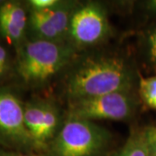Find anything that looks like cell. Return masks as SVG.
Masks as SVG:
<instances>
[{"label":"cell","mask_w":156,"mask_h":156,"mask_svg":"<svg viewBox=\"0 0 156 156\" xmlns=\"http://www.w3.org/2000/svg\"><path fill=\"white\" fill-rule=\"evenodd\" d=\"M139 77L127 56L87 51L62 76V95L69 102L117 91H137Z\"/></svg>","instance_id":"cell-1"},{"label":"cell","mask_w":156,"mask_h":156,"mask_svg":"<svg viewBox=\"0 0 156 156\" xmlns=\"http://www.w3.org/2000/svg\"><path fill=\"white\" fill-rule=\"evenodd\" d=\"M80 54L68 43L29 38L17 48L14 68L23 85L43 88L62 77Z\"/></svg>","instance_id":"cell-2"},{"label":"cell","mask_w":156,"mask_h":156,"mask_svg":"<svg viewBox=\"0 0 156 156\" xmlns=\"http://www.w3.org/2000/svg\"><path fill=\"white\" fill-rule=\"evenodd\" d=\"M109 130L95 122L66 117L46 156H104L112 143Z\"/></svg>","instance_id":"cell-3"},{"label":"cell","mask_w":156,"mask_h":156,"mask_svg":"<svg viewBox=\"0 0 156 156\" xmlns=\"http://www.w3.org/2000/svg\"><path fill=\"white\" fill-rule=\"evenodd\" d=\"M114 34L108 12L99 2H78L73 11L67 43L79 53L100 47Z\"/></svg>","instance_id":"cell-4"},{"label":"cell","mask_w":156,"mask_h":156,"mask_svg":"<svg viewBox=\"0 0 156 156\" xmlns=\"http://www.w3.org/2000/svg\"><path fill=\"white\" fill-rule=\"evenodd\" d=\"M137 91H117L67 102L66 117L90 122H122L134 116L139 104Z\"/></svg>","instance_id":"cell-5"},{"label":"cell","mask_w":156,"mask_h":156,"mask_svg":"<svg viewBox=\"0 0 156 156\" xmlns=\"http://www.w3.org/2000/svg\"><path fill=\"white\" fill-rule=\"evenodd\" d=\"M24 122L36 152L44 154L66 119L65 108L51 97L35 96L23 102Z\"/></svg>","instance_id":"cell-6"},{"label":"cell","mask_w":156,"mask_h":156,"mask_svg":"<svg viewBox=\"0 0 156 156\" xmlns=\"http://www.w3.org/2000/svg\"><path fill=\"white\" fill-rule=\"evenodd\" d=\"M0 144L9 150L37 153L24 122L23 102L7 88H0Z\"/></svg>","instance_id":"cell-7"},{"label":"cell","mask_w":156,"mask_h":156,"mask_svg":"<svg viewBox=\"0 0 156 156\" xmlns=\"http://www.w3.org/2000/svg\"><path fill=\"white\" fill-rule=\"evenodd\" d=\"M76 1H65L51 10H28V32L30 39L67 43V36Z\"/></svg>","instance_id":"cell-8"},{"label":"cell","mask_w":156,"mask_h":156,"mask_svg":"<svg viewBox=\"0 0 156 156\" xmlns=\"http://www.w3.org/2000/svg\"><path fill=\"white\" fill-rule=\"evenodd\" d=\"M28 10L21 3H0V35L17 49L27 39Z\"/></svg>","instance_id":"cell-9"},{"label":"cell","mask_w":156,"mask_h":156,"mask_svg":"<svg viewBox=\"0 0 156 156\" xmlns=\"http://www.w3.org/2000/svg\"><path fill=\"white\" fill-rule=\"evenodd\" d=\"M109 156H149L144 128L133 129L126 142Z\"/></svg>","instance_id":"cell-10"},{"label":"cell","mask_w":156,"mask_h":156,"mask_svg":"<svg viewBox=\"0 0 156 156\" xmlns=\"http://www.w3.org/2000/svg\"><path fill=\"white\" fill-rule=\"evenodd\" d=\"M137 93L146 106L156 110V76H140Z\"/></svg>","instance_id":"cell-11"},{"label":"cell","mask_w":156,"mask_h":156,"mask_svg":"<svg viewBox=\"0 0 156 156\" xmlns=\"http://www.w3.org/2000/svg\"><path fill=\"white\" fill-rule=\"evenodd\" d=\"M143 48L148 62L156 69V25L147 30L143 39Z\"/></svg>","instance_id":"cell-12"},{"label":"cell","mask_w":156,"mask_h":156,"mask_svg":"<svg viewBox=\"0 0 156 156\" xmlns=\"http://www.w3.org/2000/svg\"><path fill=\"white\" fill-rule=\"evenodd\" d=\"M63 0H30L27 2L28 10L46 11L51 10L62 3Z\"/></svg>","instance_id":"cell-13"},{"label":"cell","mask_w":156,"mask_h":156,"mask_svg":"<svg viewBox=\"0 0 156 156\" xmlns=\"http://www.w3.org/2000/svg\"><path fill=\"white\" fill-rule=\"evenodd\" d=\"M143 128L149 156H156V122Z\"/></svg>","instance_id":"cell-14"},{"label":"cell","mask_w":156,"mask_h":156,"mask_svg":"<svg viewBox=\"0 0 156 156\" xmlns=\"http://www.w3.org/2000/svg\"><path fill=\"white\" fill-rule=\"evenodd\" d=\"M11 60L6 49L0 44V81L7 76L11 69Z\"/></svg>","instance_id":"cell-15"},{"label":"cell","mask_w":156,"mask_h":156,"mask_svg":"<svg viewBox=\"0 0 156 156\" xmlns=\"http://www.w3.org/2000/svg\"><path fill=\"white\" fill-rule=\"evenodd\" d=\"M0 156H46L44 154L31 153V152H21V151L9 150L0 148Z\"/></svg>","instance_id":"cell-16"},{"label":"cell","mask_w":156,"mask_h":156,"mask_svg":"<svg viewBox=\"0 0 156 156\" xmlns=\"http://www.w3.org/2000/svg\"><path fill=\"white\" fill-rule=\"evenodd\" d=\"M146 11L152 15H156V0L147 1L145 4Z\"/></svg>","instance_id":"cell-17"}]
</instances>
